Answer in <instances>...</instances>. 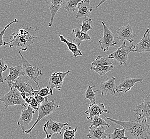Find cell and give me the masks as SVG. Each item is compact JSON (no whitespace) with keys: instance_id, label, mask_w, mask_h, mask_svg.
<instances>
[{"instance_id":"8fae6325","label":"cell","mask_w":150,"mask_h":139,"mask_svg":"<svg viewBox=\"0 0 150 139\" xmlns=\"http://www.w3.org/2000/svg\"><path fill=\"white\" fill-rule=\"evenodd\" d=\"M35 111L34 109L30 106H28L27 109H23L21 110V114L20 116L19 119H18L17 124L18 126L21 127V130H23V133L25 134L27 128L30 122L32 121L33 118V115L35 113Z\"/></svg>"},{"instance_id":"484cf974","label":"cell","mask_w":150,"mask_h":139,"mask_svg":"<svg viewBox=\"0 0 150 139\" xmlns=\"http://www.w3.org/2000/svg\"><path fill=\"white\" fill-rule=\"evenodd\" d=\"M95 86L93 85V86H89L87 88V89L84 94V100H88L90 101V104H95L96 102V92L99 91V90L93 91V88L95 87Z\"/></svg>"},{"instance_id":"836d02e7","label":"cell","mask_w":150,"mask_h":139,"mask_svg":"<svg viewBox=\"0 0 150 139\" xmlns=\"http://www.w3.org/2000/svg\"><path fill=\"white\" fill-rule=\"evenodd\" d=\"M8 68V65L4 63L3 58L0 59V83H2L4 81L3 77V73L6 71Z\"/></svg>"},{"instance_id":"d6a6232c","label":"cell","mask_w":150,"mask_h":139,"mask_svg":"<svg viewBox=\"0 0 150 139\" xmlns=\"http://www.w3.org/2000/svg\"><path fill=\"white\" fill-rule=\"evenodd\" d=\"M18 23V20H17V19H15L13 21H11L10 23H9V24L7 25L6 26L4 27V28L1 30V32H0V48H1L2 47L5 46V45H8V43H6V41H4L3 40V36H4V33H5V32H6V29H7L8 28H9L11 25H12V24H13V23Z\"/></svg>"},{"instance_id":"74e56055","label":"cell","mask_w":150,"mask_h":139,"mask_svg":"<svg viewBox=\"0 0 150 139\" xmlns=\"http://www.w3.org/2000/svg\"><path fill=\"white\" fill-rule=\"evenodd\" d=\"M149 119H150V123H149V124H148V130H149V133H150V118H149Z\"/></svg>"},{"instance_id":"ffe728a7","label":"cell","mask_w":150,"mask_h":139,"mask_svg":"<svg viewBox=\"0 0 150 139\" xmlns=\"http://www.w3.org/2000/svg\"><path fill=\"white\" fill-rule=\"evenodd\" d=\"M78 12L76 15V18L84 17L89 19L90 14L93 10V7L90 6V0H84L81 1L78 5Z\"/></svg>"},{"instance_id":"3957f363","label":"cell","mask_w":150,"mask_h":139,"mask_svg":"<svg viewBox=\"0 0 150 139\" xmlns=\"http://www.w3.org/2000/svg\"><path fill=\"white\" fill-rule=\"evenodd\" d=\"M60 107L58 103H56L55 102V99H54L51 101H49L48 100V96L45 97V100L43 102L40 104L39 108V114L38 117L36 119V121L33 124V126L29 129L27 130L25 132L26 134H30L32 130L34 127L36 126L38 123L42 119L45 118L48 115H51L53 112L56 111L57 109Z\"/></svg>"},{"instance_id":"83f0119b","label":"cell","mask_w":150,"mask_h":139,"mask_svg":"<svg viewBox=\"0 0 150 139\" xmlns=\"http://www.w3.org/2000/svg\"><path fill=\"white\" fill-rule=\"evenodd\" d=\"M82 1L83 0H65V9L70 12L75 11L79 3Z\"/></svg>"},{"instance_id":"603a6c76","label":"cell","mask_w":150,"mask_h":139,"mask_svg":"<svg viewBox=\"0 0 150 139\" xmlns=\"http://www.w3.org/2000/svg\"><path fill=\"white\" fill-rule=\"evenodd\" d=\"M60 41L62 43H65L67 46L69 51L72 52L73 55V57L76 58L78 56H82V53L81 50L78 48V45L73 42H70L64 37L63 35H59Z\"/></svg>"},{"instance_id":"1f68e13d","label":"cell","mask_w":150,"mask_h":139,"mask_svg":"<svg viewBox=\"0 0 150 139\" xmlns=\"http://www.w3.org/2000/svg\"><path fill=\"white\" fill-rule=\"evenodd\" d=\"M91 126H106L108 127H110L111 126V125L108 124L104 119L100 118V116H95L91 121Z\"/></svg>"},{"instance_id":"e0dca14e","label":"cell","mask_w":150,"mask_h":139,"mask_svg":"<svg viewBox=\"0 0 150 139\" xmlns=\"http://www.w3.org/2000/svg\"><path fill=\"white\" fill-rule=\"evenodd\" d=\"M132 52L138 53L150 52V28H147L146 30L143 38L135 45V49Z\"/></svg>"},{"instance_id":"f1b7e54d","label":"cell","mask_w":150,"mask_h":139,"mask_svg":"<svg viewBox=\"0 0 150 139\" xmlns=\"http://www.w3.org/2000/svg\"><path fill=\"white\" fill-rule=\"evenodd\" d=\"M26 96L27 97L25 99V102L27 104H28V106H30V107H32L33 109H35L36 111H38L39 110L40 104L38 103V102L34 99L32 93H26Z\"/></svg>"},{"instance_id":"ac0fdd59","label":"cell","mask_w":150,"mask_h":139,"mask_svg":"<svg viewBox=\"0 0 150 139\" xmlns=\"http://www.w3.org/2000/svg\"><path fill=\"white\" fill-rule=\"evenodd\" d=\"M116 78L112 77L111 79H107L105 82L99 85V91H101L102 96L104 95H114L116 92Z\"/></svg>"},{"instance_id":"30bf717a","label":"cell","mask_w":150,"mask_h":139,"mask_svg":"<svg viewBox=\"0 0 150 139\" xmlns=\"http://www.w3.org/2000/svg\"><path fill=\"white\" fill-rule=\"evenodd\" d=\"M71 71L69 70L65 72H58L53 73L49 77V85L50 86V91L53 95V89L55 88L57 91L61 90L63 85L64 79L67 75L70 73Z\"/></svg>"},{"instance_id":"277c9868","label":"cell","mask_w":150,"mask_h":139,"mask_svg":"<svg viewBox=\"0 0 150 139\" xmlns=\"http://www.w3.org/2000/svg\"><path fill=\"white\" fill-rule=\"evenodd\" d=\"M0 102L3 103L6 109L9 106L16 105H21L23 108L26 106V103L21 96V93L14 88H10V91L0 99Z\"/></svg>"},{"instance_id":"6da1fadb","label":"cell","mask_w":150,"mask_h":139,"mask_svg":"<svg viewBox=\"0 0 150 139\" xmlns=\"http://www.w3.org/2000/svg\"><path fill=\"white\" fill-rule=\"evenodd\" d=\"M105 118L111 122L117 124L125 128L134 139H150V133L148 130L147 121H142L138 117L132 121H117L105 116Z\"/></svg>"},{"instance_id":"44dd1931","label":"cell","mask_w":150,"mask_h":139,"mask_svg":"<svg viewBox=\"0 0 150 139\" xmlns=\"http://www.w3.org/2000/svg\"><path fill=\"white\" fill-rule=\"evenodd\" d=\"M9 75L6 76V78L4 79V81H6L8 84L15 82L21 76L26 75L23 67L21 65L15 67H11L9 68Z\"/></svg>"},{"instance_id":"5b68a950","label":"cell","mask_w":150,"mask_h":139,"mask_svg":"<svg viewBox=\"0 0 150 139\" xmlns=\"http://www.w3.org/2000/svg\"><path fill=\"white\" fill-rule=\"evenodd\" d=\"M135 48V45L127 46L126 41H123L122 45L115 52L108 55V58L116 60L120 65H126L128 55L130 52H133Z\"/></svg>"},{"instance_id":"9c48e42d","label":"cell","mask_w":150,"mask_h":139,"mask_svg":"<svg viewBox=\"0 0 150 139\" xmlns=\"http://www.w3.org/2000/svg\"><path fill=\"white\" fill-rule=\"evenodd\" d=\"M68 125L69 124L67 123H60L50 119L47 121L46 123L43 125V129L47 136H52L54 134H59L63 136V134L62 133V130L64 127Z\"/></svg>"},{"instance_id":"ba28073f","label":"cell","mask_w":150,"mask_h":139,"mask_svg":"<svg viewBox=\"0 0 150 139\" xmlns=\"http://www.w3.org/2000/svg\"><path fill=\"white\" fill-rule=\"evenodd\" d=\"M141 91L145 96L141 102L136 106L134 112L135 116L143 121H147V118L150 117V95L146 94L143 89Z\"/></svg>"},{"instance_id":"8992f818","label":"cell","mask_w":150,"mask_h":139,"mask_svg":"<svg viewBox=\"0 0 150 139\" xmlns=\"http://www.w3.org/2000/svg\"><path fill=\"white\" fill-rule=\"evenodd\" d=\"M19 54L21 57L22 63H23V67L24 69V72L25 73L27 77L30 78L28 80V82H30L31 80H33L36 84L38 87H39V89H40V88L39 84V82L41 80L38 79V77L39 76H42V73L40 68H38L35 67H34L24 57V56L22 55L21 52V50L19 52Z\"/></svg>"},{"instance_id":"9a60e30c","label":"cell","mask_w":150,"mask_h":139,"mask_svg":"<svg viewBox=\"0 0 150 139\" xmlns=\"http://www.w3.org/2000/svg\"><path fill=\"white\" fill-rule=\"evenodd\" d=\"M50 11L51 19L48 24V27L53 25L54 17L59 10L65 6V0H44Z\"/></svg>"},{"instance_id":"4dcf8cb0","label":"cell","mask_w":150,"mask_h":139,"mask_svg":"<svg viewBox=\"0 0 150 139\" xmlns=\"http://www.w3.org/2000/svg\"><path fill=\"white\" fill-rule=\"evenodd\" d=\"M78 130V127L72 130V127H67L64 130L63 136V139H75V133Z\"/></svg>"},{"instance_id":"4fadbf2b","label":"cell","mask_w":150,"mask_h":139,"mask_svg":"<svg viewBox=\"0 0 150 139\" xmlns=\"http://www.w3.org/2000/svg\"><path fill=\"white\" fill-rule=\"evenodd\" d=\"M26 79H22L21 77H19L14 82L8 84V85L9 87H12L16 88L20 91L21 93H32L34 89H33L32 86L30 84V82H25V80Z\"/></svg>"},{"instance_id":"d590c367","label":"cell","mask_w":150,"mask_h":139,"mask_svg":"<svg viewBox=\"0 0 150 139\" xmlns=\"http://www.w3.org/2000/svg\"><path fill=\"white\" fill-rule=\"evenodd\" d=\"M32 95H33V96L34 97V99H35L36 101L38 102V103H39V104H41L42 102H43L45 100V98H44L43 97L41 96H40L39 94H37L35 91H34L33 93H32Z\"/></svg>"},{"instance_id":"8d00e7d4","label":"cell","mask_w":150,"mask_h":139,"mask_svg":"<svg viewBox=\"0 0 150 139\" xmlns=\"http://www.w3.org/2000/svg\"><path fill=\"white\" fill-rule=\"evenodd\" d=\"M108 1V0H102V1L99 2V4H98L96 6V8H98L102 4H103L104 3H105V2H106V1Z\"/></svg>"},{"instance_id":"7c38bea8","label":"cell","mask_w":150,"mask_h":139,"mask_svg":"<svg viewBox=\"0 0 150 139\" xmlns=\"http://www.w3.org/2000/svg\"><path fill=\"white\" fill-rule=\"evenodd\" d=\"M117 33L118 36L116 38L117 39L122 41H128L129 43H132L134 40L136 34L134 32L132 27L130 24L127 26H122L117 30Z\"/></svg>"},{"instance_id":"5bb4252c","label":"cell","mask_w":150,"mask_h":139,"mask_svg":"<svg viewBox=\"0 0 150 139\" xmlns=\"http://www.w3.org/2000/svg\"><path fill=\"white\" fill-rule=\"evenodd\" d=\"M143 79L132 78L127 77L122 82L116 86L115 90L117 93H127L130 91L132 88L137 82H144Z\"/></svg>"},{"instance_id":"d4e9b609","label":"cell","mask_w":150,"mask_h":139,"mask_svg":"<svg viewBox=\"0 0 150 139\" xmlns=\"http://www.w3.org/2000/svg\"><path fill=\"white\" fill-rule=\"evenodd\" d=\"M126 130L125 128L121 130L115 128L114 132L108 134V139H128L126 136Z\"/></svg>"},{"instance_id":"4316f807","label":"cell","mask_w":150,"mask_h":139,"mask_svg":"<svg viewBox=\"0 0 150 139\" xmlns=\"http://www.w3.org/2000/svg\"><path fill=\"white\" fill-rule=\"evenodd\" d=\"M113 68H114V65H110L100 67H90V69L98 73L100 77H103L107 73L110 72Z\"/></svg>"},{"instance_id":"2e32d148","label":"cell","mask_w":150,"mask_h":139,"mask_svg":"<svg viewBox=\"0 0 150 139\" xmlns=\"http://www.w3.org/2000/svg\"><path fill=\"white\" fill-rule=\"evenodd\" d=\"M106 126H90L87 136L90 139H105L108 138V134L105 132L108 129Z\"/></svg>"},{"instance_id":"7402d4cb","label":"cell","mask_w":150,"mask_h":139,"mask_svg":"<svg viewBox=\"0 0 150 139\" xmlns=\"http://www.w3.org/2000/svg\"><path fill=\"white\" fill-rule=\"evenodd\" d=\"M72 34L75 35V38L72 42L75 43L78 46L80 45L83 41H91V38L89 34L84 33L78 28H74L72 30Z\"/></svg>"},{"instance_id":"d6986e66","label":"cell","mask_w":150,"mask_h":139,"mask_svg":"<svg viewBox=\"0 0 150 139\" xmlns=\"http://www.w3.org/2000/svg\"><path fill=\"white\" fill-rule=\"evenodd\" d=\"M88 109L85 112V114L88 115L87 117L88 120L93 119L95 116H100V115L108 112V110L105 109V106L103 103H88Z\"/></svg>"},{"instance_id":"f546056e","label":"cell","mask_w":150,"mask_h":139,"mask_svg":"<svg viewBox=\"0 0 150 139\" xmlns=\"http://www.w3.org/2000/svg\"><path fill=\"white\" fill-rule=\"evenodd\" d=\"M93 18L85 19L82 21L81 25V30L87 33L89 30L93 28Z\"/></svg>"},{"instance_id":"f35d334b","label":"cell","mask_w":150,"mask_h":139,"mask_svg":"<svg viewBox=\"0 0 150 139\" xmlns=\"http://www.w3.org/2000/svg\"><path fill=\"white\" fill-rule=\"evenodd\" d=\"M51 136H47L46 138L44 139H51Z\"/></svg>"},{"instance_id":"52a82bcc","label":"cell","mask_w":150,"mask_h":139,"mask_svg":"<svg viewBox=\"0 0 150 139\" xmlns=\"http://www.w3.org/2000/svg\"><path fill=\"white\" fill-rule=\"evenodd\" d=\"M103 26V34L100 38L99 44L100 48L103 52H108L110 47H115L117 43L114 40V35L108 27L105 24V22L101 21Z\"/></svg>"},{"instance_id":"e575fe53","label":"cell","mask_w":150,"mask_h":139,"mask_svg":"<svg viewBox=\"0 0 150 139\" xmlns=\"http://www.w3.org/2000/svg\"><path fill=\"white\" fill-rule=\"evenodd\" d=\"M35 92L37 94H39L40 96L43 97L48 96L50 94L52 95L50 91V88L48 87V86L46 87L42 88V89H40L39 91H35Z\"/></svg>"},{"instance_id":"7a4b0ae2","label":"cell","mask_w":150,"mask_h":139,"mask_svg":"<svg viewBox=\"0 0 150 139\" xmlns=\"http://www.w3.org/2000/svg\"><path fill=\"white\" fill-rule=\"evenodd\" d=\"M38 28H28L27 30L21 28L18 32L13 33L10 37L11 41L8 43L10 48L19 49L21 51H26L29 46L34 43V40L39 38L36 34Z\"/></svg>"},{"instance_id":"cb8c5ba5","label":"cell","mask_w":150,"mask_h":139,"mask_svg":"<svg viewBox=\"0 0 150 139\" xmlns=\"http://www.w3.org/2000/svg\"><path fill=\"white\" fill-rule=\"evenodd\" d=\"M91 65L93 67H100L106 65H113V63L110 61V58L102 56H98L97 57L93 62Z\"/></svg>"}]
</instances>
